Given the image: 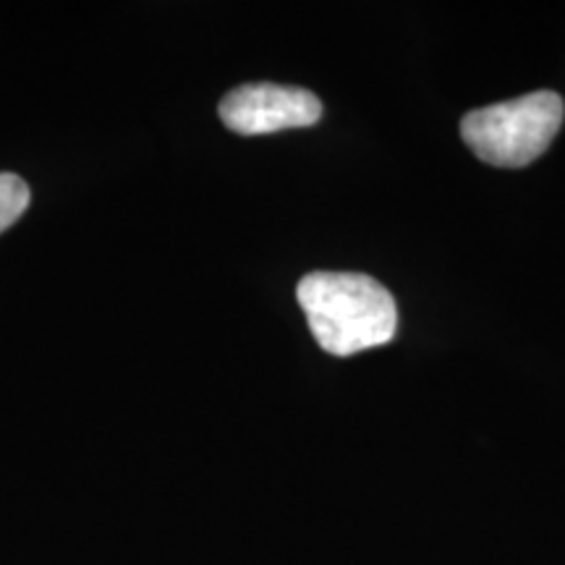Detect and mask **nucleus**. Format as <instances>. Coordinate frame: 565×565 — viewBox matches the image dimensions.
Masks as SVG:
<instances>
[{
  "instance_id": "1",
  "label": "nucleus",
  "mask_w": 565,
  "mask_h": 565,
  "mask_svg": "<svg viewBox=\"0 0 565 565\" xmlns=\"http://www.w3.org/2000/svg\"><path fill=\"white\" fill-rule=\"evenodd\" d=\"M296 299L317 343L333 356L393 341L398 309L383 282L362 273H312L301 278Z\"/></svg>"
},
{
  "instance_id": "2",
  "label": "nucleus",
  "mask_w": 565,
  "mask_h": 565,
  "mask_svg": "<svg viewBox=\"0 0 565 565\" xmlns=\"http://www.w3.org/2000/svg\"><path fill=\"white\" fill-rule=\"evenodd\" d=\"M563 100L542 89L515 100L471 110L461 121V137L479 160L498 168H524L547 150L563 124Z\"/></svg>"
},
{
  "instance_id": "3",
  "label": "nucleus",
  "mask_w": 565,
  "mask_h": 565,
  "mask_svg": "<svg viewBox=\"0 0 565 565\" xmlns=\"http://www.w3.org/2000/svg\"><path fill=\"white\" fill-rule=\"evenodd\" d=\"M322 116V103L309 89L257 82L231 89L221 100V118L242 137H259L286 129L315 126Z\"/></svg>"
},
{
  "instance_id": "4",
  "label": "nucleus",
  "mask_w": 565,
  "mask_h": 565,
  "mask_svg": "<svg viewBox=\"0 0 565 565\" xmlns=\"http://www.w3.org/2000/svg\"><path fill=\"white\" fill-rule=\"evenodd\" d=\"M30 207V186L13 173H0V233L9 231L13 223Z\"/></svg>"
}]
</instances>
